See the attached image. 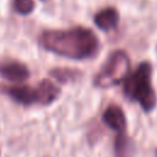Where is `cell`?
I'll return each instance as SVG.
<instances>
[{
  "instance_id": "obj_1",
  "label": "cell",
  "mask_w": 157,
  "mask_h": 157,
  "mask_svg": "<svg viewBox=\"0 0 157 157\" xmlns=\"http://www.w3.org/2000/svg\"><path fill=\"white\" fill-rule=\"evenodd\" d=\"M38 40L45 50L74 60L92 58L99 50V39L96 33L81 26L44 31Z\"/></svg>"
},
{
  "instance_id": "obj_2",
  "label": "cell",
  "mask_w": 157,
  "mask_h": 157,
  "mask_svg": "<svg viewBox=\"0 0 157 157\" xmlns=\"http://www.w3.org/2000/svg\"><path fill=\"white\" fill-rule=\"evenodd\" d=\"M152 65L142 61L124 80V94L132 102L140 104L144 112L150 113L157 104L156 92L152 87Z\"/></svg>"
},
{
  "instance_id": "obj_3",
  "label": "cell",
  "mask_w": 157,
  "mask_h": 157,
  "mask_svg": "<svg viewBox=\"0 0 157 157\" xmlns=\"http://www.w3.org/2000/svg\"><path fill=\"white\" fill-rule=\"evenodd\" d=\"M130 70V59L124 50H115L108 58L102 69L93 78V85L98 88L117 86L126 78Z\"/></svg>"
},
{
  "instance_id": "obj_4",
  "label": "cell",
  "mask_w": 157,
  "mask_h": 157,
  "mask_svg": "<svg viewBox=\"0 0 157 157\" xmlns=\"http://www.w3.org/2000/svg\"><path fill=\"white\" fill-rule=\"evenodd\" d=\"M102 120L112 130H114V131H117L119 134L120 132H125L126 118H125V114H124L123 109L119 105L112 104V105L107 107L105 110L103 112Z\"/></svg>"
},
{
  "instance_id": "obj_5",
  "label": "cell",
  "mask_w": 157,
  "mask_h": 157,
  "mask_svg": "<svg viewBox=\"0 0 157 157\" xmlns=\"http://www.w3.org/2000/svg\"><path fill=\"white\" fill-rule=\"evenodd\" d=\"M0 75L11 82H22L28 78L29 70L28 67L18 61L4 63L0 65Z\"/></svg>"
},
{
  "instance_id": "obj_6",
  "label": "cell",
  "mask_w": 157,
  "mask_h": 157,
  "mask_svg": "<svg viewBox=\"0 0 157 157\" xmlns=\"http://www.w3.org/2000/svg\"><path fill=\"white\" fill-rule=\"evenodd\" d=\"M34 90H36V102L44 105L53 103L59 97L60 93V88L49 80H42Z\"/></svg>"
},
{
  "instance_id": "obj_7",
  "label": "cell",
  "mask_w": 157,
  "mask_h": 157,
  "mask_svg": "<svg viewBox=\"0 0 157 157\" xmlns=\"http://www.w3.org/2000/svg\"><path fill=\"white\" fill-rule=\"evenodd\" d=\"M94 25L102 31H110L118 26L119 12L114 7H105L94 15Z\"/></svg>"
},
{
  "instance_id": "obj_8",
  "label": "cell",
  "mask_w": 157,
  "mask_h": 157,
  "mask_svg": "<svg viewBox=\"0 0 157 157\" xmlns=\"http://www.w3.org/2000/svg\"><path fill=\"white\" fill-rule=\"evenodd\" d=\"M6 93L17 103L29 105L36 102V90L27 85L10 86L6 88Z\"/></svg>"
},
{
  "instance_id": "obj_9",
  "label": "cell",
  "mask_w": 157,
  "mask_h": 157,
  "mask_svg": "<svg viewBox=\"0 0 157 157\" xmlns=\"http://www.w3.org/2000/svg\"><path fill=\"white\" fill-rule=\"evenodd\" d=\"M49 74L52 77L61 83L75 82L82 76V72L80 70L72 67H54L49 71Z\"/></svg>"
},
{
  "instance_id": "obj_10",
  "label": "cell",
  "mask_w": 157,
  "mask_h": 157,
  "mask_svg": "<svg viewBox=\"0 0 157 157\" xmlns=\"http://www.w3.org/2000/svg\"><path fill=\"white\" fill-rule=\"evenodd\" d=\"M13 9L21 15H28L34 9L33 0H13Z\"/></svg>"
},
{
  "instance_id": "obj_11",
  "label": "cell",
  "mask_w": 157,
  "mask_h": 157,
  "mask_svg": "<svg viewBox=\"0 0 157 157\" xmlns=\"http://www.w3.org/2000/svg\"><path fill=\"white\" fill-rule=\"evenodd\" d=\"M156 156H157V150H156Z\"/></svg>"
}]
</instances>
